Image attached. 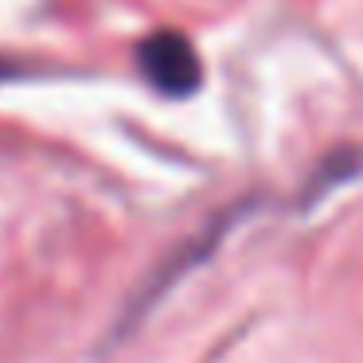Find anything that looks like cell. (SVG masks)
I'll use <instances>...</instances> for the list:
<instances>
[{"label": "cell", "mask_w": 363, "mask_h": 363, "mask_svg": "<svg viewBox=\"0 0 363 363\" xmlns=\"http://www.w3.org/2000/svg\"><path fill=\"white\" fill-rule=\"evenodd\" d=\"M246 211H250V203H235V207H227V211H219V215H215V219L207 223V227L199 230V235H191L184 246H176V250L168 254V258L160 262V266L152 269L149 277H145V285H141V289H137L133 297L125 301V308H121L118 324H113V340H125L129 332H133L137 324H141L145 316H149L152 308H157L160 301H164L168 293H172L176 285H180L184 277L191 274V269H196V266H203V262L211 258L215 250H219V242L230 235V227H235V223L242 219Z\"/></svg>", "instance_id": "cell-1"}, {"label": "cell", "mask_w": 363, "mask_h": 363, "mask_svg": "<svg viewBox=\"0 0 363 363\" xmlns=\"http://www.w3.org/2000/svg\"><path fill=\"white\" fill-rule=\"evenodd\" d=\"M20 74V67L12 63V59H0V82H9V79H16Z\"/></svg>", "instance_id": "cell-4"}, {"label": "cell", "mask_w": 363, "mask_h": 363, "mask_svg": "<svg viewBox=\"0 0 363 363\" xmlns=\"http://www.w3.org/2000/svg\"><path fill=\"white\" fill-rule=\"evenodd\" d=\"M137 71L157 94L164 98H191L203 82L199 51L180 32H152L137 43Z\"/></svg>", "instance_id": "cell-2"}, {"label": "cell", "mask_w": 363, "mask_h": 363, "mask_svg": "<svg viewBox=\"0 0 363 363\" xmlns=\"http://www.w3.org/2000/svg\"><path fill=\"white\" fill-rule=\"evenodd\" d=\"M359 168H363V152L359 149H340V152H328V157L316 164V172H313V180L305 184V203H316L320 196H328L336 184H344V180H355L359 176Z\"/></svg>", "instance_id": "cell-3"}]
</instances>
